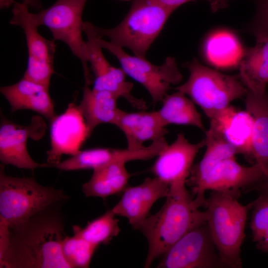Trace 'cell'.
Segmentation results:
<instances>
[{
    "label": "cell",
    "mask_w": 268,
    "mask_h": 268,
    "mask_svg": "<svg viewBox=\"0 0 268 268\" xmlns=\"http://www.w3.org/2000/svg\"><path fill=\"white\" fill-rule=\"evenodd\" d=\"M12 112L30 110L43 116L51 122L57 117L49 87L22 77L17 82L0 88Z\"/></svg>",
    "instance_id": "17"
},
{
    "label": "cell",
    "mask_w": 268,
    "mask_h": 268,
    "mask_svg": "<svg viewBox=\"0 0 268 268\" xmlns=\"http://www.w3.org/2000/svg\"><path fill=\"white\" fill-rule=\"evenodd\" d=\"M239 194L230 192L211 191L203 207L208 227L217 249L222 267L240 268L241 246L249 210L238 201Z\"/></svg>",
    "instance_id": "3"
},
{
    "label": "cell",
    "mask_w": 268,
    "mask_h": 268,
    "mask_svg": "<svg viewBox=\"0 0 268 268\" xmlns=\"http://www.w3.org/2000/svg\"><path fill=\"white\" fill-rule=\"evenodd\" d=\"M115 215L112 209L108 210L102 215L88 222L84 228L72 226L73 234L98 246L101 244L107 245L121 231L119 219Z\"/></svg>",
    "instance_id": "28"
},
{
    "label": "cell",
    "mask_w": 268,
    "mask_h": 268,
    "mask_svg": "<svg viewBox=\"0 0 268 268\" xmlns=\"http://www.w3.org/2000/svg\"><path fill=\"white\" fill-rule=\"evenodd\" d=\"M162 256L157 268L222 267L207 222L187 232Z\"/></svg>",
    "instance_id": "10"
},
{
    "label": "cell",
    "mask_w": 268,
    "mask_h": 268,
    "mask_svg": "<svg viewBox=\"0 0 268 268\" xmlns=\"http://www.w3.org/2000/svg\"><path fill=\"white\" fill-rule=\"evenodd\" d=\"M257 11L252 23V31L255 35L268 34V0H259Z\"/></svg>",
    "instance_id": "31"
},
{
    "label": "cell",
    "mask_w": 268,
    "mask_h": 268,
    "mask_svg": "<svg viewBox=\"0 0 268 268\" xmlns=\"http://www.w3.org/2000/svg\"><path fill=\"white\" fill-rule=\"evenodd\" d=\"M98 247L77 236H66L62 252L71 268H87Z\"/></svg>",
    "instance_id": "29"
},
{
    "label": "cell",
    "mask_w": 268,
    "mask_h": 268,
    "mask_svg": "<svg viewBox=\"0 0 268 268\" xmlns=\"http://www.w3.org/2000/svg\"><path fill=\"white\" fill-rule=\"evenodd\" d=\"M119 98L110 92L90 89L85 83L82 98L77 108L85 120L89 137L100 124L115 126L121 111L117 106Z\"/></svg>",
    "instance_id": "21"
},
{
    "label": "cell",
    "mask_w": 268,
    "mask_h": 268,
    "mask_svg": "<svg viewBox=\"0 0 268 268\" xmlns=\"http://www.w3.org/2000/svg\"><path fill=\"white\" fill-rule=\"evenodd\" d=\"M83 32L87 36L88 60L94 79L92 89L106 91L119 98L126 99L134 108L138 110H146V102L132 94L133 83L128 81L122 68L111 65L105 57L97 39L95 25L89 22H84Z\"/></svg>",
    "instance_id": "11"
},
{
    "label": "cell",
    "mask_w": 268,
    "mask_h": 268,
    "mask_svg": "<svg viewBox=\"0 0 268 268\" xmlns=\"http://www.w3.org/2000/svg\"><path fill=\"white\" fill-rule=\"evenodd\" d=\"M0 166V217L11 227L22 223L48 206L67 201L62 189L44 186L34 178L9 176Z\"/></svg>",
    "instance_id": "6"
},
{
    "label": "cell",
    "mask_w": 268,
    "mask_h": 268,
    "mask_svg": "<svg viewBox=\"0 0 268 268\" xmlns=\"http://www.w3.org/2000/svg\"><path fill=\"white\" fill-rule=\"evenodd\" d=\"M250 228L256 243L268 232V193L263 194L253 201Z\"/></svg>",
    "instance_id": "30"
},
{
    "label": "cell",
    "mask_w": 268,
    "mask_h": 268,
    "mask_svg": "<svg viewBox=\"0 0 268 268\" xmlns=\"http://www.w3.org/2000/svg\"><path fill=\"white\" fill-rule=\"evenodd\" d=\"M205 151L201 160L193 166L186 184L192 191L197 188L211 171L220 162L234 157L237 152L216 125L210 121L204 139Z\"/></svg>",
    "instance_id": "18"
},
{
    "label": "cell",
    "mask_w": 268,
    "mask_h": 268,
    "mask_svg": "<svg viewBox=\"0 0 268 268\" xmlns=\"http://www.w3.org/2000/svg\"><path fill=\"white\" fill-rule=\"evenodd\" d=\"M205 145L204 140L193 143L183 133L157 156L151 168L155 177L170 185L186 181L190 174L194 160L199 150Z\"/></svg>",
    "instance_id": "15"
},
{
    "label": "cell",
    "mask_w": 268,
    "mask_h": 268,
    "mask_svg": "<svg viewBox=\"0 0 268 268\" xmlns=\"http://www.w3.org/2000/svg\"><path fill=\"white\" fill-rule=\"evenodd\" d=\"M97 39L102 48L115 56L126 74L146 89L153 105L161 102L171 85L179 84L182 80V74L174 57H168L162 64L156 65L145 58L129 55L123 48L104 40L98 34Z\"/></svg>",
    "instance_id": "8"
},
{
    "label": "cell",
    "mask_w": 268,
    "mask_h": 268,
    "mask_svg": "<svg viewBox=\"0 0 268 268\" xmlns=\"http://www.w3.org/2000/svg\"><path fill=\"white\" fill-rule=\"evenodd\" d=\"M123 0V1H127V0Z\"/></svg>",
    "instance_id": "38"
},
{
    "label": "cell",
    "mask_w": 268,
    "mask_h": 268,
    "mask_svg": "<svg viewBox=\"0 0 268 268\" xmlns=\"http://www.w3.org/2000/svg\"><path fill=\"white\" fill-rule=\"evenodd\" d=\"M173 11L153 0H133L131 8L121 22L109 29L95 26L97 34L130 49L138 57L145 58Z\"/></svg>",
    "instance_id": "4"
},
{
    "label": "cell",
    "mask_w": 268,
    "mask_h": 268,
    "mask_svg": "<svg viewBox=\"0 0 268 268\" xmlns=\"http://www.w3.org/2000/svg\"><path fill=\"white\" fill-rule=\"evenodd\" d=\"M23 2L32 7L35 8H41L40 2L37 0H24Z\"/></svg>",
    "instance_id": "36"
},
{
    "label": "cell",
    "mask_w": 268,
    "mask_h": 268,
    "mask_svg": "<svg viewBox=\"0 0 268 268\" xmlns=\"http://www.w3.org/2000/svg\"><path fill=\"white\" fill-rule=\"evenodd\" d=\"M87 0H57L50 7L37 13H30L38 27L45 26L51 31L53 39L65 43L82 64L86 83H92L88 67L86 42L82 37V12Z\"/></svg>",
    "instance_id": "7"
},
{
    "label": "cell",
    "mask_w": 268,
    "mask_h": 268,
    "mask_svg": "<svg viewBox=\"0 0 268 268\" xmlns=\"http://www.w3.org/2000/svg\"><path fill=\"white\" fill-rule=\"evenodd\" d=\"M188 80L175 88L189 96L210 120L215 118L231 103L244 96L248 89L235 75L223 74L194 59L186 65Z\"/></svg>",
    "instance_id": "5"
},
{
    "label": "cell",
    "mask_w": 268,
    "mask_h": 268,
    "mask_svg": "<svg viewBox=\"0 0 268 268\" xmlns=\"http://www.w3.org/2000/svg\"><path fill=\"white\" fill-rule=\"evenodd\" d=\"M28 5L15 2L9 23L21 27L25 35L28 62L23 77L49 88L54 72V59L57 45L54 39L48 40L38 32V27L31 19Z\"/></svg>",
    "instance_id": "9"
},
{
    "label": "cell",
    "mask_w": 268,
    "mask_h": 268,
    "mask_svg": "<svg viewBox=\"0 0 268 268\" xmlns=\"http://www.w3.org/2000/svg\"><path fill=\"white\" fill-rule=\"evenodd\" d=\"M53 203L26 221L9 227L10 243L0 268H71L65 260L62 243L66 237L63 207Z\"/></svg>",
    "instance_id": "1"
},
{
    "label": "cell",
    "mask_w": 268,
    "mask_h": 268,
    "mask_svg": "<svg viewBox=\"0 0 268 268\" xmlns=\"http://www.w3.org/2000/svg\"><path fill=\"white\" fill-rule=\"evenodd\" d=\"M126 163L115 162L94 169L90 179L82 185L85 196L105 199L124 192L131 177Z\"/></svg>",
    "instance_id": "24"
},
{
    "label": "cell",
    "mask_w": 268,
    "mask_h": 268,
    "mask_svg": "<svg viewBox=\"0 0 268 268\" xmlns=\"http://www.w3.org/2000/svg\"><path fill=\"white\" fill-rule=\"evenodd\" d=\"M268 174V172L259 164L245 166L238 163L235 157L228 158L218 164L192 191L195 197L194 202L198 207H203L206 200L204 194L209 190L239 194L240 189L253 187L265 180Z\"/></svg>",
    "instance_id": "12"
},
{
    "label": "cell",
    "mask_w": 268,
    "mask_h": 268,
    "mask_svg": "<svg viewBox=\"0 0 268 268\" xmlns=\"http://www.w3.org/2000/svg\"><path fill=\"white\" fill-rule=\"evenodd\" d=\"M9 243V227L6 221L0 217V261L4 257Z\"/></svg>",
    "instance_id": "32"
},
{
    "label": "cell",
    "mask_w": 268,
    "mask_h": 268,
    "mask_svg": "<svg viewBox=\"0 0 268 268\" xmlns=\"http://www.w3.org/2000/svg\"><path fill=\"white\" fill-rule=\"evenodd\" d=\"M162 107L157 110L163 125H189L204 131L200 113L195 103L184 93L177 91L167 94L161 101Z\"/></svg>",
    "instance_id": "26"
},
{
    "label": "cell",
    "mask_w": 268,
    "mask_h": 268,
    "mask_svg": "<svg viewBox=\"0 0 268 268\" xmlns=\"http://www.w3.org/2000/svg\"><path fill=\"white\" fill-rule=\"evenodd\" d=\"M222 132L237 154L247 159L254 160L253 151V120L247 111L238 110L229 106L215 118L210 120Z\"/></svg>",
    "instance_id": "20"
},
{
    "label": "cell",
    "mask_w": 268,
    "mask_h": 268,
    "mask_svg": "<svg viewBox=\"0 0 268 268\" xmlns=\"http://www.w3.org/2000/svg\"><path fill=\"white\" fill-rule=\"evenodd\" d=\"M246 110L253 120V151L255 163L268 172V94L266 91L248 90L245 99Z\"/></svg>",
    "instance_id": "23"
},
{
    "label": "cell",
    "mask_w": 268,
    "mask_h": 268,
    "mask_svg": "<svg viewBox=\"0 0 268 268\" xmlns=\"http://www.w3.org/2000/svg\"><path fill=\"white\" fill-rule=\"evenodd\" d=\"M169 185L158 178H147L140 185L127 187L119 201L112 208L116 215L126 217L133 228L149 216L153 204L167 196Z\"/></svg>",
    "instance_id": "14"
},
{
    "label": "cell",
    "mask_w": 268,
    "mask_h": 268,
    "mask_svg": "<svg viewBox=\"0 0 268 268\" xmlns=\"http://www.w3.org/2000/svg\"><path fill=\"white\" fill-rule=\"evenodd\" d=\"M173 11L182 4L194 0H153Z\"/></svg>",
    "instance_id": "33"
},
{
    "label": "cell",
    "mask_w": 268,
    "mask_h": 268,
    "mask_svg": "<svg viewBox=\"0 0 268 268\" xmlns=\"http://www.w3.org/2000/svg\"><path fill=\"white\" fill-rule=\"evenodd\" d=\"M186 182L173 183L160 209L148 216L139 230L148 243L144 267H149L179 239L192 229L207 222L206 214L195 204Z\"/></svg>",
    "instance_id": "2"
},
{
    "label": "cell",
    "mask_w": 268,
    "mask_h": 268,
    "mask_svg": "<svg viewBox=\"0 0 268 268\" xmlns=\"http://www.w3.org/2000/svg\"><path fill=\"white\" fill-rule=\"evenodd\" d=\"M115 126L125 135L127 148L133 150L143 148L146 141L164 138L168 133L157 111L128 112L121 110Z\"/></svg>",
    "instance_id": "16"
},
{
    "label": "cell",
    "mask_w": 268,
    "mask_h": 268,
    "mask_svg": "<svg viewBox=\"0 0 268 268\" xmlns=\"http://www.w3.org/2000/svg\"><path fill=\"white\" fill-rule=\"evenodd\" d=\"M204 53L214 66L228 67L239 64L244 51L237 37L227 31L216 32L206 40Z\"/></svg>",
    "instance_id": "27"
},
{
    "label": "cell",
    "mask_w": 268,
    "mask_h": 268,
    "mask_svg": "<svg viewBox=\"0 0 268 268\" xmlns=\"http://www.w3.org/2000/svg\"><path fill=\"white\" fill-rule=\"evenodd\" d=\"M133 158V152L127 148H95L79 150L72 157L50 166L64 171L94 170L112 162L127 163Z\"/></svg>",
    "instance_id": "25"
},
{
    "label": "cell",
    "mask_w": 268,
    "mask_h": 268,
    "mask_svg": "<svg viewBox=\"0 0 268 268\" xmlns=\"http://www.w3.org/2000/svg\"><path fill=\"white\" fill-rule=\"evenodd\" d=\"M14 3V0H0V8H8Z\"/></svg>",
    "instance_id": "37"
},
{
    "label": "cell",
    "mask_w": 268,
    "mask_h": 268,
    "mask_svg": "<svg viewBox=\"0 0 268 268\" xmlns=\"http://www.w3.org/2000/svg\"><path fill=\"white\" fill-rule=\"evenodd\" d=\"M51 148L48 152L49 167L58 163L63 154L74 155L89 137L85 120L74 104L51 122Z\"/></svg>",
    "instance_id": "13"
},
{
    "label": "cell",
    "mask_w": 268,
    "mask_h": 268,
    "mask_svg": "<svg viewBox=\"0 0 268 268\" xmlns=\"http://www.w3.org/2000/svg\"><path fill=\"white\" fill-rule=\"evenodd\" d=\"M210 4L211 9L216 11L226 5L228 0H208Z\"/></svg>",
    "instance_id": "35"
},
{
    "label": "cell",
    "mask_w": 268,
    "mask_h": 268,
    "mask_svg": "<svg viewBox=\"0 0 268 268\" xmlns=\"http://www.w3.org/2000/svg\"><path fill=\"white\" fill-rule=\"evenodd\" d=\"M253 190L260 191L262 194L268 193V174L265 180L252 187L249 191Z\"/></svg>",
    "instance_id": "34"
},
{
    "label": "cell",
    "mask_w": 268,
    "mask_h": 268,
    "mask_svg": "<svg viewBox=\"0 0 268 268\" xmlns=\"http://www.w3.org/2000/svg\"><path fill=\"white\" fill-rule=\"evenodd\" d=\"M0 127V161L2 164H10L17 168L33 170L49 167L39 164L30 156L27 149L28 130L5 118H1Z\"/></svg>",
    "instance_id": "19"
},
{
    "label": "cell",
    "mask_w": 268,
    "mask_h": 268,
    "mask_svg": "<svg viewBox=\"0 0 268 268\" xmlns=\"http://www.w3.org/2000/svg\"><path fill=\"white\" fill-rule=\"evenodd\" d=\"M255 36V45L244 52L239 64L240 77L249 90L265 91L268 83V34Z\"/></svg>",
    "instance_id": "22"
}]
</instances>
